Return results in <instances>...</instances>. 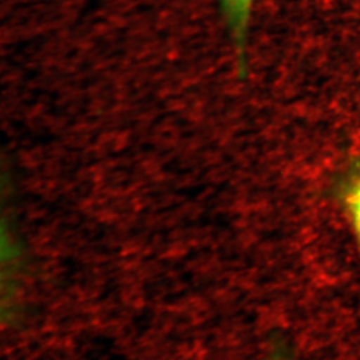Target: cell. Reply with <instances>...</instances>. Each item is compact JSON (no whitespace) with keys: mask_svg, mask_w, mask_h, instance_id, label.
Listing matches in <instances>:
<instances>
[{"mask_svg":"<svg viewBox=\"0 0 360 360\" xmlns=\"http://www.w3.org/2000/svg\"><path fill=\"white\" fill-rule=\"evenodd\" d=\"M336 196L360 252V165H354L339 181Z\"/></svg>","mask_w":360,"mask_h":360,"instance_id":"cell-1","label":"cell"},{"mask_svg":"<svg viewBox=\"0 0 360 360\" xmlns=\"http://www.w3.org/2000/svg\"><path fill=\"white\" fill-rule=\"evenodd\" d=\"M262 360H292L291 359V355L288 352L287 348L283 346H276L275 348H272L271 351H269V354L266 355V358Z\"/></svg>","mask_w":360,"mask_h":360,"instance_id":"cell-4","label":"cell"},{"mask_svg":"<svg viewBox=\"0 0 360 360\" xmlns=\"http://www.w3.org/2000/svg\"><path fill=\"white\" fill-rule=\"evenodd\" d=\"M13 260V243L8 236V232L0 219V296L3 294V288L7 282Z\"/></svg>","mask_w":360,"mask_h":360,"instance_id":"cell-3","label":"cell"},{"mask_svg":"<svg viewBox=\"0 0 360 360\" xmlns=\"http://www.w3.org/2000/svg\"><path fill=\"white\" fill-rule=\"evenodd\" d=\"M252 4L254 0H221V10L226 18L229 31L231 34L235 47L239 52L245 50Z\"/></svg>","mask_w":360,"mask_h":360,"instance_id":"cell-2","label":"cell"}]
</instances>
